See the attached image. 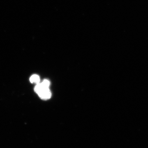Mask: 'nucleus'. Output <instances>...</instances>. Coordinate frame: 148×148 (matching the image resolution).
<instances>
[{
  "label": "nucleus",
  "instance_id": "1",
  "mask_svg": "<svg viewBox=\"0 0 148 148\" xmlns=\"http://www.w3.org/2000/svg\"><path fill=\"white\" fill-rule=\"evenodd\" d=\"M38 95L43 100H47L51 98V94L49 88H45L39 92Z\"/></svg>",
  "mask_w": 148,
  "mask_h": 148
},
{
  "label": "nucleus",
  "instance_id": "2",
  "mask_svg": "<svg viewBox=\"0 0 148 148\" xmlns=\"http://www.w3.org/2000/svg\"><path fill=\"white\" fill-rule=\"evenodd\" d=\"M30 81L32 83H35L38 84L39 83L40 81V77L38 75H34L31 76L30 78Z\"/></svg>",
  "mask_w": 148,
  "mask_h": 148
},
{
  "label": "nucleus",
  "instance_id": "3",
  "mask_svg": "<svg viewBox=\"0 0 148 148\" xmlns=\"http://www.w3.org/2000/svg\"><path fill=\"white\" fill-rule=\"evenodd\" d=\"M44 88H45L43 86L42 84L41 83H38V84H36V85L35 86L34 90L35 92L36 93L38 94L39 92H40L42 90H43Z\"/></svg>",
  "mask_w": 148,
  "mask_h": 148
},
{
  "label": "nucleus",
  "instance_id": "4",
  "mask_svg": "<svg viewBox=\"0 0 148 148\" xmlns=\"http://www.w3.org/2000/svg\"><path fill=\"white\" fill-rule=\"evenodd\" d=\"M41 84H42L43 86L45 88H49V85H50V82L48 80L45 79L41 83Z\"/></svg>",
  "mask_w": 148,
  "mask_h": 148
}]
</instances>
